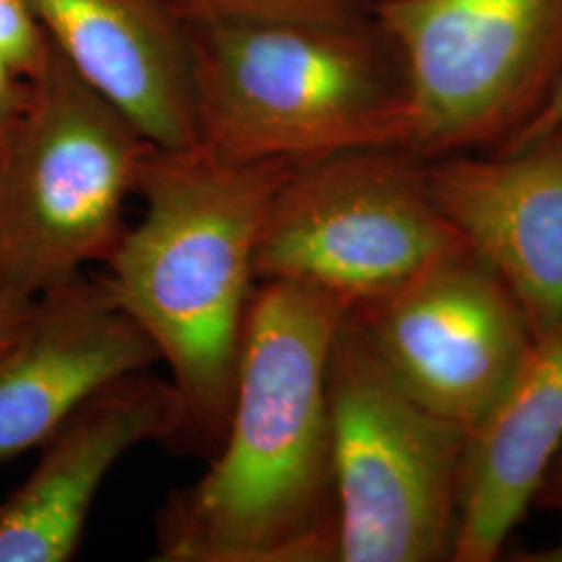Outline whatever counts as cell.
Wrapping results in <instances>:
<instances>
[{
    "label": "cell",
    "instance_id": "cell-11",
    "mask_svg": "<svg viewBox=\"0 0 562 562\" xmlns=\"http://www.w3.org/2000/svg\"><path fill=\"white\" fill-rule=\"evenodd\" d=\"M161 361L104 276L38 296L0 348V464L41 446L104 385Z\"/></svg>",
    "mask_w": 562,
    "mask_h": 562
},
{
    "label": "cell",
    "instance_id": "cell-15",
    "mask_svg": "<svg viewBox=\"0 0 562 562\" xmlns=\"http://www.w3.org/2000/svg\"><path fill=\"white\" fill-rule=\"evenodd\" d=\"M48 50L50 41L27 0H0V57L30 80Z\"/></svg>",
    "mask_w": 562,
    "mask_h": 562
},
{
    "label": "cell",
    "instance_id": "cell-18",
    "mask_svg": "<svg viewBox=\"0 0 562 562\" xmlns=\"http://www.w3.org/2000/svg\"><path fill=\"white\" fill-rule=\"evenodd\" d=\"M533 504L540 506L543 510L562 513V446L552 464L548 467L546 475H543Z\"/></svg>",
    "mask_w": 562,
    "mask_h": 562
},
{
    "label": "cell",
    "instance_id": "cell-12",
    "mask_svg": "<svg viewBox=\"0 0 562 562\" xmlns=\"http://www.w3.org/2000/svg\"><path fill=\"white\" fill-rule=\"evenodd\" d=\"M27 4L60 57L153 146H199L188 32L162 0Z\"/></svg>",
    "mask_w": 562,
    "mask_h": 562
},
{
    "label": "cell",
    "instance_id": "cell-7",
    "mask_svg": "<svg viewBox=\"0 0 562 562\" xmlns=\"http://www.w3.org/2000/svg\"><path fill=\"white\" fill-rule=\"evenodd\" d=\"M408 74L425 161L494 153L542 106L562 69V0H378Z\"/></svg>",
    "mask_w": 562,
    "mask_h": 562
},
{
    "label": "cell",
    "instance_id": "cell-3",
    "mask_svg": "<svg viewBox=\"0 0 562 562\" xmlns=\"http://www.w3.org/2000/svg\"><path fill=\"white\" fill-rule=\"evenodd\" d=\"M199 146L236 162L406 148V65L375 15L348 23H183Z\"/></svg>",
    "mask_w": 562,
    "mask_h": 562
},
{
    "label": "cell",
    "instance_id": "cell-19",
    "mask_svg": "<svg viewBox=\"0 0 562 562\" xmlns=\"http://www.w3.org/2000/svg\"><path fill=\"white\" fill-rule=\"evenodd\" d=\"M34 301H4V299H0V348L18 334V329L27 319Z\"/></svg>",
    "mask_w": 562,
    "mask_h": 562
},
{
    "label": "cell",
    "instance_id": "cell-21",
    "mask_svg": "<svg viewBox=\"0 0 562 562\" xmlns=\"http://www.w3.org/2000/svg\"><path fill=\"white\" fill-rule=\"evenodd\" d=\"M375 2H378V0H375Z\"/></svg>",
    "mask_w": 562,
    "mask_h": 562
},
{
    "label": "cell",
    "instance_id": "cell-17",
    "mask_svg": "<svg viewBox=\"0 0 562 562\" xmlns=\"http://www.w3.org/2000/svg\"><path fill=\"white\" fill-rule=\"evenodd\" d=\"M562 125V69L559 78L552 83L550 92L546 94L542 106L538 109V113L527 121V125L521 132L504 144L503 148L494 150V153H508L515 148H521L525 144H529L536 138H540L543 134H548L550 130H557Z\"/></svg>",
    "mask_w": 562,
    "mask_h": 562
},
{
    "label": "cell",
    "instance_id": "cell-2",
    "mask_svg": "<svg viewBox=\"0 0 562 562\" xmlns=\"http://www.w3.org/2000/svg\"><path fill=\"white\" fill-rule=\"evenodd\" d=\"M292 167L150 144L136 186L144 217L104 261L115 299L171 371L186 438L211 457L234 401L262 222Z\"/></svg>",
    "mask_w": 562,
    "mask_h": 562
},
{
    "label": "cell",
    "instance_id": "cell-9",
    "mask_svg": "<svg viewBox=\"0 0 562 562\" xmlns=\"http://www.w3.org/2000/svg\"><path fill=\"white\" fill-rule=\"evenodd\" d=\"M176 383L150 369L104 385L41 443L30 477L0 501V562H67L102 482L136 446L186 438Z\"/></svg>",
    "mask_w": 562,
    "mask_h": 562
},
{
    "label": "cell",
    "instance_id": "cell-10",
    "mask_svg": "<svg viewBox=\"0 0 562 562\" xmlns=\"http://www.w3.org/2000/svg\"><path fill=\"white\" fill-rule=\"evenodd\" d=\"M443 220L487 262L538 336L562 319V125L508 153L425 161Z\"/></svg>",
    "mask_w": 562,
    "mask_h": 562
},
{
    "label": "cell",
    "instance_id": "cell-4",
    "mask_svg": "<svg viewBox=\"0 0 562 562\" xmlns=\"http://www.w3.org/2000/svg\"><path fill=\"white\" fill-rule=\"evenodd\" d=\"M0 142V299L34 301L111 257L150 142L50 42Z\"/></svg>",
    "mask_w": 562,
    "mask_h": 562
},
{
    "label": "cell",
    "instance_id": "cell-16",
    "mask_svg": "<svg viewBox=\"0 0 562 562\" xmlns=\"http://www.w3.org/2000/svg\"><path fill=\"white\" fill-rule=\"evenodd\" d=\"M30 80L0 57V142L20 121L30 102Z\"/></svg>",
    "mask_w": 562,
    "mask_h": 562
},
{
    "label": "cell",
    "instance_id": "cell-13",
    "mask_svg": "<svg viewBox=\"0 0 562 562\" xmlns=\"http://www.w3.org/2000/svg\"><path fill=\"white\" fill-rule=\"evenodd\" d=\"M562 446V319L538 336L471 434L452 561L490 562L536 501Z\"/></svg>",
    "mask_w": 562,
    "mask_h": 562
},
{
    "label": "cell",
    "instance_id": "cell-14",
    "mask_svg": "<svg viewBox=\"0 0 562 562\" xmlns=\"http://www.w3.org/2000/svg\"><path fill=\"white\" fill-rule=\"evenodd\" d=\"M181 23H348L373 15L375 0H162Z\"/></svg>",
    "mask_w": 562,
    "mask_h": 562
},
{
    "label": "cell",
    "instance_id": "cell-20",
    "mask_svg": "<svg viewBox=\"0 0 562 562\" xmlns=\"http://www.w3.org/2000/svg\"><path fill=\"white\" fill-rule=\"evenodd\" d=\"M510 561L517 562H562V540H559L542 550H531V552H517L510 557Z\"/></svg>",
    "mask_w": 562,
    "mask_h": 562
},
{
    "label": "cell",
    "instance_id": "cell-6",
    "mask_svg": "<svg viewBox=\"0 0 562 562\" xmlns=\"http://www.w3.org/2000/svg\"><path fill=\"white\" fill-rule=\"evenodd\" d=\"M464 250L431 201L425 159L383 146L294 165L265 215L255 267L257 281L311 285L352 311Z\"/></svg>",
    "mask_w": 562,
    "mask_h": 562
},
{
    "label": "cell",
    "instance_id": "cell-8",
    "mask_svg": "<svg viewBox=\"0 0 562 562\" xmlns=\"http://www.w3.org/2000/svg\"><path fill=\"white\" fill-rule=\"evenodd\" d=\"M350 315L402 390L469 434L536 340L510 288L471 250Z\"/></svg>",
    "mask_w": 562,
    "mask_h": 562
},
{
    "label": "cell",
    "instance_id": "cell-5",
    "mask_svg": "<svg viewBox=\"0 0 562 562\" xmlns=\"http://www.w3.org/2000/svg\"><path fill=\"white\" fill-rule=\"evenodd\" d=\"M338 562L452 561L471 434L423 408L346 313L327 361Z\"/></svg>",
    "mask_w": 562,
    "mask_h": 562
},
{
    "label": "cell",
    "instance_id": "cell-1",
    "mask_svg": "<svg viewBox=\"0 0 562 562\" xmlns=\"http://www.w3.org/2000/svg\"><path fill=\"white\" fill-rule=\"evenodd\" d=\"M348 311L311 285L257 281L222 443L162 504L155 561H336L327 361Z\"/></svg>",
    "mask_w": 562,
    "mask_h": 562
}]
</instances>
